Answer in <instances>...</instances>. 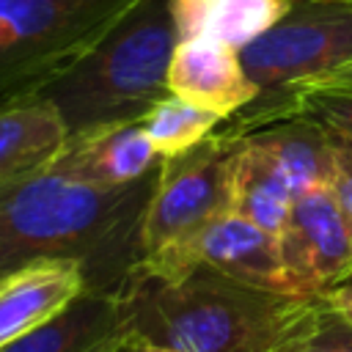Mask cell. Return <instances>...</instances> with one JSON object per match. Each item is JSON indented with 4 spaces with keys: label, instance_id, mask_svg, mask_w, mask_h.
Masks as SVG:
<instances>
[{
    "label": "cell",
    "instance_id": "cell-1",
    "mask_svg": "<svg viewBox=\"0 0 352 352\" xmlns=\"http://www.w3.org/2000/svg\"><path fill=\"white\" fill-rule=\"evenodd\" d=\"M160 168L126 187H94L52 168L0 187V275L38 258L85 267L91 292L118 294Z\"/></svg>",
    "mask_w": 352,
    "mask_h": 352
},
{
    "label": "cell",
    "instance_id": "cell-2",
    "mask_svg": "<svg viewBox=\"0 0 352 352\" xmlns=\"http://www.w3.org/2000/svg\"><path fill=\"white\" fill-rule=\"evenodd\" d=\"M121 333L179 352H289L322 294L264 292L206 267L176 278L129 272L118 289Z\"/></svg>",
    "mask_w": 352,
    "mask_h": 352
},
{
    "label": "cell",
    "instance_id": "cell-3",
    "mask_svg": "<svg viewBox=\"0 0 352 352\" xmlns=\"http://www.w3.org/2000/svg\"><path fill=\"white\" fill-rule=\"evenodd\" d=\"M179 44L170 0H135L77 60L33 96L50 102L69 135L140 121L168 96V69Z\"/></svg>",
    "mask_w": 352,
    "mask_h": 352
},
{
    "label": "cell",
    "instance_id": "cell-4",
    "mask_svg": "<svg viewBox=\"0 0 352 352\" xmlns=\"http://www.w3.org/2000/svg\"><path fill=\"white\" fill-rule=\"evenodd\" d=\"M135 0H0V107L30 99Z\"/></svg>",
    "mask_w": 352,
    "mask_h": 352
},
{
    "label": "cell",
    "instance_id": "cell-5",
    "mask_svg": "<svg viewBox=\"0 0 352 352\" xmlns=\"http://www.w3.org/2000/svg\"><path fill=\"white\" fill-rule=\"evenodd\" d=\"M248 77L258 85L253 104L322 80L352 63V3L294 0L280 22L239 50Z\"/></svg>",
    "mask_w": 352,
    "mask_h": 352
},
{
    "label": "cell",
    "instance_id": "cell-6",
    "mask_svg": "<svg viewBox=\"0 0 352 352\" xmlns=\"http://www.w3.org/2000/svg\"><path fill=\"white\" fill-rule=\"evenodd\" d=\"M234 138L220 129L195 148L162 160L138 231V261L228 212V157Z\"/></svg>",
    "mask_w": 352,
    "mask_h": 352
},
{
    "label": "cell",
    "instance_id": "cell-7",
    "mask_svg": "<svg viewBox=\"0 0 352 352\" xmlns=\"http://www.w3.org/2000/svg\"><path fill=\"white\" fill-rule=\"evenodd\" d=\"M190 267H206L264 292L297 294L283 267L278 236L234 212H223L187 239L135 261L132 270L157 278H176Z\"/></svg>",
    "mask_w": 352,
    "mask_h": 352
},
{
    "label": "cell",
    "instance_id": "cell-8",
    "mask_svg": "<svg viewBox=\"0 0 352 352\" xmlns=\"http://www.w3.org/2000/svg\"><path fill=\"white\" fill-rule=\"evenodd\" d=\"M278 248L297 294H324L352 278V217L330 187L294 198Z\"/></svg>",
    "mask_w": 352,
    "mask_h": 352
},
{
    "label": "cell",
    "instance_id": "cell-9",
    "mask_svg": "<svg viewBox=\"0 0 352 352\" xmlns=\"http://www.w3.org/2000/svg\"><path fill=\"white\" fill-rule=\"evenodd\" d=\"M168 91L226 121L258 99V85L248 77L239 50L214 38H179Z\"/></svg>",
    "mask_w": 352,
    "mask_h": 352
},
{
    "label": "cell",
    "instance_id": "cell-10",
    "mask_svg": "<svg viewBox=\"0 0 352 352\" xmlns=\"http://www.w3.org/2000/svg\"><path fill=\"white\" fill-rule=\"evenodd\" d=\"M160 162L162 157L143 132L140 121H126L69 135L63 151L50 168L69 179L113 190L151 176Z\"/></svg>",
    "mask_w": 352,
    "mask_h": 352
},
{
    "label": "cell",
    "instance_id": "cell-11",
    "mask_svg": "<svg viewBox=\"0 0 352 352\" xmlns=\"http://www.w3.org/2000/svg\"><path fill=\"white\" fill-rule=\"evenodd\" d=\"M91 292L85 267L69 258H38L0 275V346L47 324Z\"/></svg>",
    "mask_w": 352,
    "mask_h": 352
},
{
    "label": "cell",
    "instance_id": "cell-12",
    "mask_svg": "<svg viewBox=\"0 0 352 352\" xmlns=\"http://www.w3.org/2000/svg\"><path fill=\"white\" fill-rule=\"evenodd\" d=\"M283 173L294 198L327 187L333 176V132L308 116L280 118L245 132Z\"/></svg>",
    "mask_w": 352,
    "mask_h": 352
},
{
    "label": "cell",
    "instance_id": "cell-13",
    "mask_svg": "<svg viewBox=\"0 0 352 352\" xmlns=\"http://www.w3.org/2000/svg\"><path fill=\"white\" fill-rule=\"evenodd\" d=\"M121 336L118 297L85 292L47 324L3 344L0 352H113Z\"/></svg>",
    "mask_w": 352,
    "mask_h": 352
},
{
    "label": "cell",
    "instance_id": "cell-14",
    "mask_svg": "<svg viewBox=\"0 0 352 352\" xmlns=\"http://www.w3.org/2000/svg\"><path fill=\"white\" fill-rule=\"evenodd\" d=\"M69 140L58 110L44 99L0 107V187L50 168Z\"/></svg>",
    "mask_w": 352,
    "mask_h": 352
},
{
    "label": "cell",
    "instance_id": "cell-15",
    "mask_svg": "<svg viewBox=\"0 0 352 352\" xmlns=\"http://www.w3.org/2000/svg\"><path fill=\"white\" fill-rule=\"evenodd\" d=\"M228 157V212L275 234L283 228L294 192L278 165L245 135H231Z\"/></svg>",
    "mask_w": 352,
    "mask_h": 352
},
{
    "label": "cell",
    "instance_id": "cell-16",
    "mask_svg": "<svg viewBox=\"0 0 352 352\" xmlns=\"http://www.w3.org/2000/svg\"><path fill=\"white\" fill-rule=\"evenodd\" d=\"M294 0H170L179 38H214L236 50L286 16Z\"/></svg>",
    "mask_w": 352,
    "mask_h": 352
},
{
    "label": "cell",
    "instance_id": "cell-17",
    "mask_svg": "<svg viewBox=\"0 0 352 352\" xmlns=\"http://www.w3.org/2000/svg\"><path fill=\"white\" fill-rule=\"evenodd\" d=\"M292 116H308L322 121L336 135L352 138V88H294L286 91L280 99L267 104H248L228 121H223V132L228 135H245L256 126L292 118Z\"/></svg>",
    "mask_w": 352,
    "mask_h": 352
},
{
    "label": "cell",
    "instance_id": "cell-18",
    "mask_svg": "<svg viewBox=\"0 0 352 352\" xmlns=\"http://www.w3.org/2000/svg\"><path fill=\"white\" fill-rule=\"evenodd\" d=\"M223 121L226 118H220L217 113L198 107L176 94H168L143 113L140 126L154 143L157 154L162 160H170L212 138Z\"/></svg>",
    "mask_w": 352,
    "mask_h": 352
},
{
    "label": "cell",
    "instance_id": "cell-19",
    "mask_svg": "<svg viewBox=\"0 0 352 352\" xmlns=\"http://www.w3.org/2000/svg\"><path fill=\"white\" fill-rule=\"evenodd\" d=\"M289 352H352V324L336 314L322 294V305L305 330L292 341Z\"/></svg>",
    "mask_w": 352,
    "mask_h": 352
},
{
    "label": "cell",
    "instance_id": "cell-20",
    "mask_svg": "<svg viewBox=\"0 0 352 352\" xmlns=\"http://www.w3.org/2000/svg\"><path fill=\"white\" fill-rule=\"evenodd\" d=\"M327 187L338 201V206L352 217V138L336 132H333V176Z\"/></svg>",
    "mask_w": 352,
    "mask_h": 352
},
{
    "label": "cell",
    "instance_id": "cell-21",
    "mask_svg": "<svg viewBox=\"0 0 352 352\" xmlns=\"http://www.w3.org/2000/svg\"><path fill=\"white\" fill-rule=\"evenodd\" d=\"M324 300H327V305H330L336 314H341V316L352 324V278L344 280V283H338L336 289L324 292Z\"/></svg>",
    "mask_w": 352,
    "mask_h": 352
},
{
    "label": "cell",
    "instance_id": "cell-22",
    "mask_svg": "<svg viewBox=\"0 0 352 352\" xmlns=\"http://www.w3.org/2000/svg\"><path fill=\"white\" fill-rule=\"evenodd\" d=\"M297 88H352V63L341 66L338 72L322 77V80H314V82H305V85H297ZM294 91V88H292ZM280 99V96H278ZM267 104V102H264Z\"/></svg>",
    "mask_w": 352,
    "mask_h": 352
},
{
    "label": "cell",
    "instance_id": "cell-23",
    "mask_svg": "<svg viewBox=\"0 0 352 352\" xmlns=\"http://www.w3.org/2000/svg\"><path fill=\"white\" fill-rule=\"evenodd\" d=\"M116 352H179V349H168V346H157V344H148V341H140V338L121 336Z\"/></svg>",
    "mask_w": 352,
    "mask_h": 352
},
{
    "label": "cell",
    "instance_id": "cell-24",
    "mask_svg": "<svg viewBox=\"0 0 352 352\" xmlns=\"http://www.w3.org/2000/svg\"><path fill=\"white\" fill-rule=\"evenodd\" d=\"M113 352H116V349H113Z\"/></svg>",
    "mask_w": 352,
    "mask_h": 352
},
{
    "label": "cell",
    "instance_id": "cell-25",
    "mask_svg": "<svg viewBox=\"0 0 352 352\" xmlns=\"http://www.w3.org/2000/svg\"><path fill=\"white\" fill-rule=\"evenodd\" d=\"M349 3H352V0H349Z\"/></svg>",
    "mask_w": 352,
    "mask_h": 352
}]
</instances>
